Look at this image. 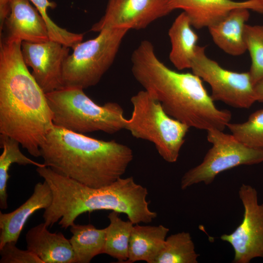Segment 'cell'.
Listing matches in <instances>:
<instances>
[{
  "label": "cell",
  "mask_w": 263,
  "mask_h": 263,
  "mask_svg": "<svg viewBox=\"0 0 263 263\" xmlns=\"http://www.w3.org/2000/svg\"><path fill=\"white\" fill-rule=\"evenodd\" d=\"M22 41L3 39L0 44V133L19 142L31 155L54 126L46 94L29 71Z\"/></svg>",
  "instance_id": "cell-1"
},
{
  "label": "cell",
  "mask_w": 263,
  "mask_h": 263,
  "mask_svg": "<svg viewBox=\"0 0 263 263\" xmlns=\"http://www.w3.org/2000/svg\"><path fill=\"white\" fill-rule=\"evenodd\" d=\"M232 134L246 146L263 150V109L251 113L243 123L227 124Z\"/></svg>",
  "instance_id": "cell-24"
},
{
  "label": "cell",
  "mask_w": 263,
  "mask_h": 263,
  "mask_svg": "<svg viewBox=\"0 0 263 263\" xmlns=\"http://www.w3.org/2000/svg\"><path fill=\"white\" fill-rule=\"evenodd\" d=\"M244 38L251 59L249 73L254 85L263 79V25L246 24Z\"/></svg>",
  "instance_id": "cell-25"
},
{
  "label": "cell",
  "mask_w": 263,
  "mask_h": 263,
  "mask_svg": "<svg viewBox=\"0 0 263 263\" xmlns=\"http://www.w3.org/2000/svg\"><path fill=\"white\" fill-rule=\"evenodd\" d=\"M251 1L250 10L263 15V0H251Z\"/></svg>",
  "instance_id": "cell-30"
},
{
  "label": "cell",
  "mask_w": 263,
  "mask_h": 263,
  "mask_svg": "<svg viewBox=\"0 0 263 263\" xmlns=\"http://www.w3.org/2000/svg\"><path fill=\"white\" fill-rule=\"evenodd\" d=\"M16 244L9 242L0 248V263H44L34 253L19 249Z\"/></svg>",
  "instance_id": "cell-26"
},
{
  "label": "cell",
  "mask_w": 263,
  "mask_h": 263,
  "mask_svg": "<svg viewBox=\"0 0 263 263\" xmlns=\"http://www.w3.org/2000/svg\"><path fill=\"white\" fill-rule=\"evenodd\" d=\"M72 236L70 243L75 252L76 263H89L96 256L103 253L106 227L96 228L91 224L71 226Z\"/></svg>",
  "instance_id": "cell-20"
},
{
  "label": "cell",
  "mask_w": 263,
  "mask_h": 263,
  "mask_svg": "<svg viewBox=\"0 0 263 263\" xmlns=\"http://www.w3.org/2000/svg\"><path fill=\"white\" fill-rule=\"evenodd\" d=\"M30 2L9 0L10 11L4 23L7 31L6 38L32 43L50 40L44 19Z\"/></svg>",
  "instance_id": "cell-13"
},
{
  "label": "cell",
  "mask_w": 263,
  "mask_h": 263,
  "mask_svg": "<svg viewBox=\"0 0 263 263\" xmlns=\"http://www.w3.org/2000/svg\"><path fill=\"white\" fill-rule=\"evenodd\" d=\"M0 147L3 151L0 156V207L7 208V184L9 178L8 171L12 164L32 165L37 167L46 166L29 158L20 150L19 142L7 136L0 134Z\"/></svg>",
  "instance_id": "cell-22"
},
{
  "label": "cell",
  "mask_w": 263,
  "mask_h": 263,
  "mask_svg": "<svg viewBox=\"0 0 263 263\" xmlns=\"http://www.w3.org/2000/svg\"><path fill=\"white\" fill-rule=\"evenodd\" d=\"M118 214L112 211L108 216L110 224L106 227L103 253L117 260L119 263H125L129 257L130 238L134 225L129 220H122Z\"/></svg>",
  "instance_id": "cell-21"
},
{
  "label": "cell",
  "mask_w": 263,
  "mask_h": 263,
  "mask_svg": "<svg viewBox=\"0 0 263 263\" xmlns=\"http://www.w3.org/2000/svg\"><path fill=\"white\" fill-rule=\"evenodd\" d=\"M171 11L168 0H109L104 15L91 30L143 29Z\"/></svg>",
  "instance_id": "cell-11"
},
{
  "label": "cell",
  "mask_w": 263,
  "mask_h": 263,
  "mask_svg": "<svg viewBox=\"0 0 263 263\" xmlns=\"http://www.w3.org/2000/svg\"><path fill=\"white\" fill-rule=\"evenodd\" d=\"M70 47L56 41L40 43L22 41L23 60L45 94L63 87L62 70Z\"/></svg>",
  "instance_id": "cell-12"
},
{
  "label": "cell",
  "mask_w": 263,
  "mask_h": 263,
  "mask_svg": "<svg viewBox=\"0 0 263 263\" xmlns=\"http://www.w3.org/2000/svg\"><path fill=\"white\" fill-rule=\"evenodd\" d=\"M132 72L136 80L161 103L170 117L189 128L223 131L231 118L226 110L218 109L193 73L173 71L156 55L152 44L142 41L133 52Z\"/></svg>",
  "instance_id": "cell-2"
},
{
  "label": "cell",
  "mask_w": 263,
  "mask_h": 263,
  "mask_svg": "<svg viewBox=\"0 0 263 263\" xmlns=\"http://www.w3.org/2000/svg\"><path fill=\"white\" fill-rule=\"evenodd\" d=\"M36 170L52 192V204L43 214L48 228L59 221L60 226L67 228L80 215L95 210L124 213L134 225L150 223L157 217V213L149 208L147 188L137 184L132 177H121L106 186L92 188L48 167H37Z\"/></svg>",
  "instance_id": "cell-3"
},
{
  "label": "cell",
  "mask_w": 263,
  "mask_h": 263,
  "mask_svg": "<svg viewBox=\"0 0 263 263\" xmlns=\"http://www.w3.org/2000/svg\"><path fill=\"white\" fill-rule=\"evenodd\" d=\"M249 10L245 7L233 9L223 19L208 28L213 42L225 53L238 56L247 51L244 32L250 17Z\"/></svg>",
  "instance_id": "cell-17"
},
{
  "label": "cell",
  "mask_w": 263,
  "mask_h": 263,
  "mask_svg": "<svg viewBox=\"0 0 263 263\" xmlns=\"http://www.w3.org/2000/svg\"><path fill=\"white\" fill-rule=\"evenodd\" d=\"M129 30L106 28L95 38L78 43L64 62L63 87L84 89L96 85L112 65Z\"/></svg>",
  "instance_id": "cell-7"
},
{
  "label": "cell",
  "mask_w": 263,
  "mask_h": 263,
  "mask_svg": "<svg viewBox=\"0 0 263 263\" xmlns=\"http://www.w3.org/2000/svg\"><path fill=\"white\" fill-rule=\"evenodd\" d=\"M169 229L163 225H133L126 263L145 261L154 263L163 248Z\"/></svg>",
  "instance_id": "cell-18"
},
{
  "label": "cell",
  "mask_w": 263,
  "mask_h": 263,
  "mask_svg": "<svg viewBox=\"0 0 263 263\" xmlns=\"http://www.w3.org/2000/svg\"><path fill=\"white\" fill-rule=\"evenodd\" d=\"M44 223L38 225L27 232V249L44 263H75L76 257L70 240L61 232L52 233Z\"/></svg>",
  "instance_id": "cell-15"
},
{
  "label": "cell",
  "mask_w": 263,
  "mask_h": 263,
  "mask_svg": "<svg viewBox=\"0 0 263 263\" xmlns=\"http://www.w3.org/2000/svg\"><path fill=\"white\" fill-rule=\"evenodd\" d=\"M174 10L180 9L188 17L192 26L197 29L207 27L223 19L233 9L245 7L249 10L251 0H168Z\"/></svg>",
  "instance_id": "cell-16"
},
{
  "label": "cell",
  "mask_w": 263,
  "mask_h": 263,
  "mask_svg": "<svg viewBox=\"0 0 263 263\" xmlns=\"http://www.w3.org/2000/svg\"><path fill=\"white\" fill-rule=\"evenodd\" d=\"M257 101L263 103V79L254 85Z\"/></svg>",
  "instance_id": "cell-29"
},
{
  "label": "cell",
  "mask_w": 263,
  "mask_h": 263,
  "mask_svg": "<svg viewBox=\"0 0 263 263\" xmlns=\"http://www.w3.org/2000/svg\"><path fill=\"white\" fill-rule=\"evenodd\" d=\"M239 195L244 208L242 222L220 239L233 247L232 263H249L254 258H263V204H259L257 191L250 185L242 184Z\"/></svg>",
  "instance_id": "cell-10"
},
{
  "label": "cell",
  "mask_w": 263,
  "mask_h": 263,
  "mask_svg": "<svg viewBox=\"0 0 263 263\" xmlns=\"http://www.w3.org/2000/svg\"><path fill=\"white\" fill-rule=\"evenodd\" d=\"M199 257L190 233L183 231L166 238L154 263H197Z\"/></svg>",
  "instance_id": "cell-23"
},
{
  "label": "cell",
  "mask_w": 263,
  "mask_h": 263,
  "mask_svg": "<svg viewBox=\"0 0 263 263\" xmlns=\"http://www.w3.org/2000/svg\"><path fill=\"white\" fill-rule=\"evenodd\" d=\"M190 69L210 85L213 101L240 109H249L257 101L249 72L239 73L223 68L207 56L205 47L197 46Z\"/></svg>",
  "instance_id": "cell-9"
},
{
  "label": "cell",
  "mask_w": 263,
  "mask_h": 263,
  "mask_svg": "<svg viewBox=\"0 0 263 263\" xmlns=\"http://www.w3.org/2000/svg\"><path fill=\"white\" fill-rule=\"evenodd\" d=\"M9 0H0V31L3 28L4 21L9 14Z\"/></svg>",
  "instance_id": "cell-28"
},
{
  "label": "cell",
  "mask_w": 263,
  "mask_h": 263,
  "mask_svg": "<svg viewBox=\"0 0 263 263\" xmlns=\"http://www.w3.org/2000/svg\"><path fill=\"white\" fill-rule=\"evenodd\" d=\"M207 132V140L212 146L202 163L184 174L181 180L182 189L200 183L210 184L223 171L263 162V150L249 147L222 131L211 129Z\"/></svg>",
  "instance_id": "cell-8"
},
{
  "label": "cell",
  "mask_w": 263,
  "mask_h": 263,
  "mask_svg": "<svg viewBox=\"0 0 263 263\" xmlns=\"http://www.w3.org/2000/svg\"><path fill=\"white\" fill-rule=\"evenodd\" d=\"M83 90L63 87L46 94L55 125L82 134L97 131L113 134L125 129L126 119L119 104L109 102L99 105Z\"/></svg>",
  "instance_id": "cell-5"
},
{
  "label": "cell",
  "mask_w": 263,
  "mask_h": 263,
  "mask_svg": "<svg viewBox=\"0 0 263 263\" xmlns=\"http://www.w3.org/2000/svg\"><path fill=\"white\" fill-rule=\"evenodd\" d=\"M53 195L48 183L44 180L34 187L32 195L14 211L0 212V248L9 242L17 243L29 217L40 209H46L52 204Z\"/></svg>",
  "instance_id": "cell-14"
},
{
  "label": "cell",
  "mask_w": 263,
  "mask_h": 263,
  "mask_svg": "<svg viewBox=\"0 0 263 263\" xmlns=\"http://www.w3.org/2000/svg\"><path fill=\"white\" fill-rule=\"evenodd\" d=\"M131 102L133 110L125 129L133 137L153 143L166 161L175 162L189 127L169 116L160 102L145 90L132 96Z\"/></svg>",
  "instance_id": "cell-6"
},
{
  "label": "cell",
  "mask_w": 263,
  "mask_h": 263,
  "mask_svg": "<svg viewBox=\"0 0 263 263\" xmlns=\"http://www.w3.org/2000/svg\"><path fill=\"white\" fill-rule=\"evenodd\" d=\"M40 153L46 167L92 188L122 177L133 157L129 147L115 140H98L55 125Z\"/></svg>",
  "instance_id": "cell-4"
},
{
  "label": "cell",
  "mask_w": 263,
  "mask_h": 263,
  "mask_svg": "<svg viewBox=\"0 0 263 263\" xmlns=\"http://www.w3.org/2000/svg\"><path fill=\"white\" fill-rule=\"evenodd\" d=\"M28 0L34 4L44 19L48 27L50 39L56 41L63 39L67 34V30L55 23L47 14L48 8H54L56 6L55 3L49 0Z\"/></svg>",
  "instance_id": "cell-27"
},
{
  "label": "cell",
  "mask_w": 263,
  "mask_h": 263,
  "mask_svg": "<svg viewBox=\"0 0 263 263\" xmlns=\"http://www.w3.org/2000/svg\"><path fill=\"white\" fill-rule=\"evenodd\" d=\"M190 20L183 12L173 21L168 32L171 43L169 58L179 70L190 69L197 47L198 36Z\"/></svg>",
  "instance_id": "cell-19"
}]
</instances>
